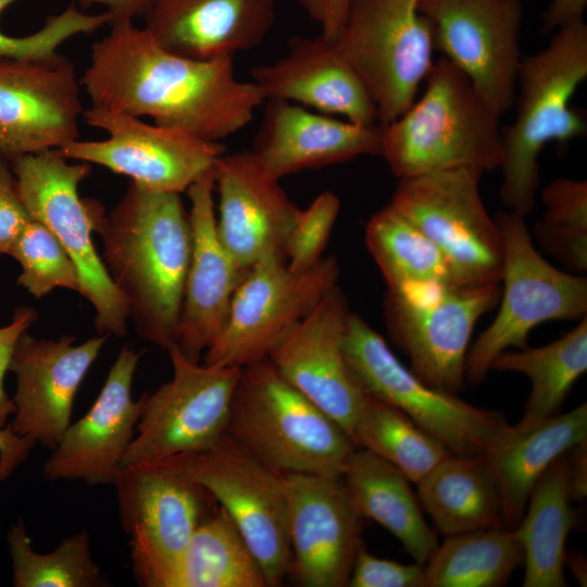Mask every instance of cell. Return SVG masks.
<instances>
[{"label":"cell","instance_id":"cell-7","mask_svg":"<svg viewBox=\"0 0 587 587\" xmlns=\"http://www.w3.org/2000/svg\"><path fill=\"white\" fill-rule=\"evenodd\" d=\"M342 347L351 372L366 394L403 412L453 454L486 455L509 426L501 413L424 383L365 320L351 311Z\"/></svg>","mask_w":587,"mask_h":587},{"label":"cell","instance_id":"cell-9","mask_svg":"<svg viewBox=\"0 0 587 587\" xmlns=\"http://www.w3.org/2000/svg\"><path fill=\"white\" fill-rule=\"evenodd\" d=\"M419 0H349L337 48L367 89L386 125L416 99L430 71L432 28Z\"/></svg>","mask_w":587,"mask_h":587},{"label":"cell","instance_id":"cell-8","mask_svg":"<svg viewBox=\"0 0 587 587\" xmlns=\"http://www.w3.org/2000/svg\"><path fill=\"white\" fill-rule=\"evenodd\" d=\"M70 161L59 149H49L17 157L11 160V166L30 217L51 230L75 264L79 294L96 310L98 333L124 336L128 307L92 241L95 200L82 199L78 193L91 166Z\"/></svg>","mask_w":587,"mask_h":587},{"label":"cell","instance_id":"cell-2","mask_svg":"<svg viewBox=\"0 0 587 587\" xmlns=\"http://www.w3.org/2000/svg\"><path fill=\"white\" fill-rule=\"evenodd\" d=\"M103 263L123 295L139 335L163 349L176 342L192 234L180 193L129 183L107 216L93 202Z\"/></svg>","mask_w":587,"mask_h":587},{"label":"cell","instance_id":"cell-16","mask_svg":"<svg viewBox=\"0 0 587 587\" xmlns=\"http://www.w3.org/2000/svg\"><path fill=\"white\" fill-rule=\"evenodd\" d=\"M434 47L503 114L514 104L522 60V0H419Z\"/></svg>","mask_w":587,"mask_h":587},{"label":"cell","instance_id":"cell-39","mask_svg":"<svg viewBox=\"0 0 587 587\" xmlns=\"http://www.w3.org/2000/svg\"><path fill=\"white\" fill-rule=\"evenodd\" d=\"M17 0H0V14ZM105 24L103 14H86L74 3L59 14L46 18L37 32L22 36H9L0 29V55L13 58H39L58 52V48L79 34H90Z\"/></svg>","mask_w":587,"mask_h":587},{"label":"cell","instance_id":"cell-48","mask_svg":"<svg viewBox=\"0 0 587 587\" xmlns=\"http://www.w3.org/2000/svg\"><path fill=\"white\" fill-rule=\"evenodd\" d=\"M84 8L102 5L109 15V26L133 22L135 17L145 16L153 0H78Z\"/></svg>","mask_w":587,"mask_h":587},{"label":"cell","instance_id":"cell-36","mask_svg":"<svg viewBox=\"0 0 587 587\" xmlns=\"http://www.w3.org/2000/svg\"><path fill=\"white\" fill-rule=\"evenodd\" d=\"M352 440L416 484L451 452L400 410L366 395Z\"/></svg>","mask_w":587,"mask_h":587},{"label":"cell","instance_id":"cell-47","mask_svg":"<svg viewBox=\"0 0 587 587\" xmlns=\"http://www.w3.org/2000/svg\"><path fill=\"white\" fill-rule=\"evenodd\" d=\"M35 445L33 439L15 434L10 425L0 428V482L28 458Z\"/></svg>","mask_w":587,"mask_h":587},{"label":"cell","instance_id":"cell-37","mask_svg":"<svg viewBox=\"0 0 587 587\" xmlns=\"http://www.w3.org/2000/svg\"><path fill=\"white\" fill-rule=\"evenodd\" d=\"M15 587H96L107 585L91 558L89 537L80 530L49 553H37L22 522L8 534Z\"/></svg>","mask_w":587,"mask_h":587},{"label":"cell","instance_id":"cell-3","mask_svg":"<svg viewBox=\"0 0 587 587\" xmlns=\"http://www.w3.org/2000/svg\"><path fill=\"white\" fill-rule=\"evenodd\" d=\"M587 77L584 20L555 30L540 51L523 57L516 79V116L502 128L500 199L524 216L535 207L539 155L549 142L566 145L587 130L585 112L571 104Z\"/></svg>","mask_w":587,"mask_h":587},{"label":"cell","instance_id":"cell-42","mask_svg":"<svg viewBox=\"0 0 587 587\" xmlns=\"http://www.w3.org/2000/svg\"><path fill=\"white\" fill-rule=\"evenodd\" d=\"M546 207L542 220L587 232V182L555 178L541 191Z\"/></svg>","mask_w":587,"mask_h":587},{"label":"cell","instance_id":"cell-24","mask_svg":"<svg viewBox=\"0 0 587 587\" xmlns=\"http://www.w3.org/2000/svg\"><path fill=\"white\" fill-rule=\"evenodd\" d=\"M212 170L186 190L192 248L175 345L186 359L197 363L221 333L234 294L248 271L238 266L218 237Z\"/></svg>","mask_w":587,"mask_h":587},{"label":"cell","instance_id":"cell-43","mask_svg":"<svg viewBox=\"0 0 587 587\" xmlns=\"http://www.w3.org/2000/svg\"><path fill=\"white\" fill-rule=\"evenodd\" d=\"M32 220L20 197L11 161L0 154V254H9Z\"/></svg>","mask_w":587,"mask_h":587},{"label":"cell","instance_id":"cell-49","mask_svg":"<svg viewBox=\"0 0 587 587\" xmlns=\"http://www.w3.org/2000/svg\"><path fill=\"white\" fill-rule=\"evenodd\" d=\"M567 482L571 501L587 495V439L567 451Z\"/></svg>","mask_w":587,"mask_h":587},{"label":"cell","instance_id":"cell-19","mask_svg":"<svg viewBox=\"0 0 587 587\" xmlns=\"http://www.w3.org/2000/svg\"><path fill=\"white\" fill-rule=\"evenodd\" d=\"M291 548L289 572L303 587H345L360 546L361 517L342 476L282 474Z\"/></svg>","mask_w":587,"mask_h":587},{"label":"cell","instance_id":"cell-6","mask_svg":"<svg viewBox=\"0 0 587 587\" xmlns=\"http://www.w3.org/2000/svg\"><path fill=\"white\" fill-rule=\"evenodd\" d=\"M502 239V298L489 326L469 348L465 379L483 382L494 359L509 348H526L529 333L539 324L580 320L587 314V279L561 271L537 251L525 216L500 213Z\"/></svg>","mask_w":587,"mask_h":587},{"label":"cell","instance_id":"cell-22","mask_svg":"<svg viewBox=\"0 0 587 587\" xmlns=\"http://www.w3.org/2000/svg\"><path fill=\"white\" fill-rule=\"evenodd\" d=\"M212 174L218 195L217 234L238 266L249 270L270 255L286 259L287 239L300 209L279 179L251 151L225 152Z\"/></svg>","mask_w":587,"mask_h":587},{"label":"cell","instance_id":"cell-11","mask_svg":"<svg viewBox=\"0 0 587 587\" xmlns=\"http://www.w3.org/2000/svg\"><path fill=\"white\" fill-rule=\"evenodd\" d=\"M335 257L296 273L270 255L252 265L238 285L226 322L203 354V364L242 369L267 359L284 338L338 286Z\"/></svg>","mask_w":587,"mask_h":587},{"label":"cell","instance_id":"cell-35","mask_svg":"<svg viewBox=\"0 0 587 587\" xmlns=\"http://www.w3.org/2000/svg\"><path fill=\"white\" fill-rule=\"evenodd\" d=\"M263 571L220 505L202 517L184 554L176 587H266Z\"/></svg>","mask_w":587,"mask_h":587},{"label":"cell","instance_id":"cell-46","mask_svg":"<svg viewBox=\"0 0 587 587\" xmlns=\"http://www.w3.org/2000/svg\"><path fill=\"white\" fill-rule=\"evenodd\" d=\"M320 27L321 34L336 39L348 9L349 0H294Z\"/></svg>","mask_w":587,"mask_h":587},{"label":"cell","instance_id":"cell-31","mask_svg":"<svg viewBox=\"0 0 587 587\" xmlns=\"http://www.w3.org/2000/svg\"><path fill=\"white\" fill-rule=\"evenodd\" d=\"M576 525L567 482V452L535 484L516 530L524 550L523 587H564L565 544Z\"/></svg>","mask_w":587,"mask_h":587},{"label":"cell","instance_id":"cell-12","mask_svg":"<svg viewBox=\"0 0 587 587\" xmlns=\"http://www.w3.org/2000/svg\"><path fill=\"white\" fill-rule=\"evenodd\" d=\"M113 485L138 584L176 587L184 554L212 496L162 460L122 467Z\"/></svg>","mask_w":587,"mask_h":587},{"label":"cell","instance_id":"cell-5","mask_svg":"<svg viewBox=\"0 0 587 587\" xmlns=\"http://www.w3.org/2000/svg\"><path fill=\"white\" fill-rule=\"evenodd\" d=\"M225 434L279 474L342 476L358 448L268 358L240 370Z\"/></svg>","mask_w":587,"mask_h":587},{"label":"cell","instance_id":"cell-15","mask_svg":"<svg viewBox=\"0 0 587 587\" xmlns=\"http://www.w3.org/2000/svg\"><path fill=\"white\" fill-rule=\"evenodd\" d=\"M83 117L89 126L107 133L108 138L72 140L59 149L62 155L107 167L151 191H186L226 152L220 141L149 124L118 111L90 105Z\"/></svg>","mask_w":587,"mask_h":587},{"label":"cell","instance_id":"cell-23","mask_svg":"<svg viewBox=\"0 0 587 587\" xmlns=\"http://www.w3.org/2000/svg\"><path fill=\"white\" fill-rule=\"evenodd\" d=\"M140 357L129 347L121 350L92 407L70 424L46 461L47 479L114 484L142 411L143 395L137 401L130 395Z\"/></svg>","mask_w":587,"mask_h":587},{"label":"cell","instance_id":"cell-45","mask_svg":"<svg viewBox=\"0 0 587 587\" xmlns=\"http://www.w3.org/2000/svg\"><path fill=\"white\" fill-rule=\"evenodd\" d=\"M37 314L30 308H20L10 324L0 327V428L7 426L8 419L15 412L13 399L4 389V377L9 371L11 359L20 337L36 320Z\"/></svg>","mask_w":587,"mask_h":587},{"label":"cell","instance_id":"cell-50","mask_svg":"<svg viewBox=\"0 0 587 587\" xmlns=\"http://www.w3.org/2000/svg\"><path fill=\"white\" fill-rule=\"evenodd\" d=\"M587 0H551L542 15L545 32L557 30L570 23L583 20Z\"/></svg>","mask_w":587,"mask_h":587},{"label":"cell","instance_id":"cell-38","mask_svg":"<svg viewBox=\"0 0 587 587\" xmlns=\"http://www.w3.org/2000/svg\"><path fill=\"white\" fill-rule=\"evenodd\" d=\"M21 265L18 284L41 298L54 288L80 291L78 272L57 237L43 224L32 220L10 252Z\"/></svg>","mask_w":587,"mask_h":587},{"label":"cell","instance_id":"cell-40","mask_svg":"<svg viewBox=\"0 0 587 587\" xmlns=\"http://www.w3.org/2000/svg\"><path fill=\"white\" fill-rule=\"evenodd\" d=\"M340 210V200L330 190L320 193L300 210L286 243V262L290 271L302 273L323 258Z\"/></svg>","mask_w":587,"mask_h":587},{"label":"cell","instance_id":"cell-14","mask_svg":"<svg viewBox=\"0 0 587 587\" xmlns=\"http://www.w3.org/2000/svg\"><path fill=\"white\" fill-rule=\"evenodd\" d=\"M167 351L173 377L153 394H143L136 435L121 469L207 450L226 433L241 369L189 361L175 344Z\"/></svg>","mask_w":587,"mask_h":587},{"label":"cell","instance_id":"cell-34","mask_svg":"<svg viewBox=\"0 0 587 587\" xmlns=\"http://www.w3.org/2000/svg\"><path fill=\"white\" fill-rule=\"evenodd\" d=\"M491 370L528 377L530 394L520 424H532L560 413L572 386L587 371V316L548 345L501 352L491 362Z\"/></svg>","mask_w":587,"mask_h":587},{"label":"cell","instance_id":"cell-4","mask_svg":"<svg viewBox=\"0 0 587 587\" xmlns=\"http://www.w3.org/2000/svg\"><path fill=\"white\" fill-rule=\"evenodd\" d=\"M424 83L423 95L403 114L380 125V157L390 171L401 179L458 167L499 170L501 114L444 57Z\"/></svg>","mask_w":587,"mask_h":587},{"label":"cell","instance_id":"cell-41","mask_svg":"<svg viewBox=\"0 0 587 587\" xmlns=\"http://www.w3.org/2000/svg\"><path fill=\"white\" fill-rule=\"evenodd\" d=\"M350 587H426L424 564H403L380 559L360 546L351 575Z\"/></svg>","mask_w":587,"mask_h":587},{"label":"cell","instance_id":"cell-18","mask_svg":"<svg viewBox=\"0 0 587 587\" xmlns=\"http://www.w3.org/2000/svg\"><path fill=\"white\" fill-rule=\"evenodd\" d=\"M80 89L75 65L59 52L0 55V154L11 161L78 139Z\"/></svg>","mask_w":587,"mask_h":587},{"label":"cell","instance_id":"cell-20","mask_svg":"<svg viewBox=\"0 0 587 587\" xmlns=\"http://www.w3.org/2000/svg\"><path fill=\"white\" fill-rule=\"evenodd\" d=\"M349 313L342 290L334 287L268 359L290 385L336 421L352 439L367 394L344 353Z\"/></svg>","mask_w":587,"mask_h":587},{"label":"cell","instance_id":"cell-28","mask_svg":"<svg viewBox=\"0 0 587 587\" xmlns=\"http://www.w3.org/2000/svg\"><path fill=\"white\" fill-rule=\"evenodd\" d=\"M586 439V402L532 424L508 426L486 454L498 484L504 527H517L540 476L558 457Z\"/></svg>","mask_w":587,"mask_h":587},{"label":"cell","instance_id":"cell-32","mask_svg":"<svg viewBox=\"0 0 587 587\" xmlns=\"http://www.w3.org/2000/svg\"><path fill=\"white\" fill-rule=\"evenodd\" d=\"M365 242L386 280L387 294L416 298L457 286L438 248L389 204L370 218Z\"/></svg>","mask_w":587,"mask_h":587},{"label":"cell","instance_id":"cell-30","mask_svg":"<svg viewBox=\"0 0 587 587\" xmlns=\"http://www.w3.org/2000/svg\"><path fill=\"white\" fill-rule=\"evenodd\" d=\"M416 486L422 509L445 536L504 527L498 484L486 455L450 453Z\"/></svg>","mask_w":587,"mask_h":587},{"label":"cell","instance_id":"cell-29","mask_svg":"<svg viewBox=\"0 0 587 587\" xmlns=\"http://www.w3.org/2000/svg\"><path fill=\"white\" fill-rule=\"evenodd\" d=\"M342 480L355 513L377 522L399 540L414 562L425 564L438 547L437 535L427 524L407 476L361 448L350 454Z\"/></svg>","mask_w":587,"mask_h":587},{"label":"cell","instance_id":"cell-51","mask_svg":"<svg viewBox=\"0 0 587 587\" xmlns=\"http://www.w3.org/2000/svg\"><path fill=\"white\" fill-rule=\"evenodd\" d=\"M567 566L582 585H586V560L577 552H565L564 566Z\"/></svg>","mask_w":587,"mask_h":587},{"label":"cell","instance_id":"cell-1","mask_svg":"<svg viewBox=\"0 0 587 587\" xmlns=\"http://www.w3.org/2000/svg\"><path fill=\"white\" fill-rule=\"evenodd\" d=\"M80 77L91 107L149 116L154 124L220 141L246 127L265 101L240 80L234 58L197 60L161 47L133 22L110 26Z\"/></svg>","mask_w":587,"mask_h":587},{"label":"cell","instance_id":"cell-25","mask_svg":"<svg viewBox=\"0 0 587 587\" xmlns=\"http://www.w3.org/2000/svg\"><path fill=\"white\" fill-rule=\"evenodd\" d=\"M264 99L287 100L359 125H376L375 104L364 84L323 34L294 36L285 55L251 68Z\"/></svg>","mask_w":587,"mask_h":587},{"label":"cell","instance_id":"cell-26","mask_svg":"<svg viewBox=\"0 0 587 587\" xmlns=\"http://www.w3.org/2000/svg\"><path fill=\"white\" fill-rule=\"evenodd\" d=\"M261 126L250 150L273 177L379 155L382 127L365 126L313 112L280 99L264 101Z\"/></svg>","mask_w":587,"mask_h":587},{"label":"cell","instance_id":"cell-27","mask_svg":"<svg viewBox=\"0 0 587 587\" xmlns=\"http://www.w3.org/2000/svg\"><path fill=\"white\" fill-rule=\"evenodd\" d=\"M275 5V0H153L145 28L161 47L182 57L234 58L266 38Z\"/></svg>","mask_w":587,"mask_h":587},{"label":"cell","instance_id":"cell-13","mask_svg":"<svg viewBox=\"0 0 587 587\" xmlns=\"http://www.w3.org/2000/svg\"><path fill=\"white\" fill-rule=\"evenodd\" d=\"M162 461L220 503L250 547L267 585L278 586L291 563L282 474L261 463L226 434L207 450Z\"/></svg>","mask_w":587,"mask_h":587},{"label":"cell","instance_id":"cell-44","mask_svg":"<svg viewBox=\"0 0 587 587\" xmlns=\"http://www.w3.org/2000/svg\"><path fill=\"white\" fill-rule=\"evenodd\" d=\"M534 237L566 267L577 273L587 270V232L541 220L534 226Z\"/></svg>","mask_w":587,"mask_h":587},{"label":"cell","instance_id":"cell-10","mask_svg":"<svg viewBox=\"0 0 587 587\" xmlns=\"http://www.w3.org/2000/svg\"><path fill=\"white\" fill-rule=\"evenodd\" d=\"M482 175L458 167L401 178L389 202L438 248L459 287L500 284L501 233L483 202Z\"/></svg>","mask_w":587,"mask_h":587},{"label":"cell","instance_id":"cell-17","mask_svg":"<svg viewBox=\"0 0 587 587\" xmlns=\"http://www.w3.org/2000/svg\"><path fill=\"white\" fill-rule=\"evenodd\" d=\"M499 299V285L453 286L416 298L387 294L388 329L419 378L458 394L464 389L465 360L475 324Z\"/></svg>","mask_w":587,"mask_h":587},{"label":"cell","instance_id":"cell-33","mask_svg":"<svg viewBox=\"0 0 587 587\" xmlns=\"http://www.w3.org/2000/svg\"><path fill=\"white\" fill-rule=\"evenodd\" d=\"M523 564L524 550L516 528L450 535L424 564L426 587H499Z\"/></svg>","mask_w":587,"mask_h":587},{"label":"cell","instance_id":"cell-21","mask_svg":"<svg viewBox=\"0 0 587 587\" xmlns=\"http://www.w3.org/2000/svg\"><path fill=\"white\" fill-rule=\"evenodd\" d=\"M102 334L80 345L75 337L37 339L26 332L14 348L9 371L16 375L14 419L18 436L53 450L71 424L79 385L107 339Z\"/></svg>","mask_w":587,"mask_h":587}]
</instances>
